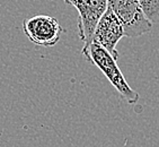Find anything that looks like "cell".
Instances as JSON below:
<instances>
[{
	"instance_id": "5b68a950",
	"label": "cell",
	"mask_w": 159,
	"mask_h": 147,
	"mask_svg": "<svg viewBox=\"0 0 159 147\" xmlns=\"http://www.w3.org/2000/svg\"><path fill=\"white\" fill-rule=\"evenodd\" d=\"M123 36H124V30L121 21L115 16V14L107 7L106 12L102 16L96 26L92 42L102 45L117 60L120 55L116 50V45Z\"/></svg>"
},
{
	"instance_id": "277c9868",
	"label": "cell",
	"mask_w": 159,
	"mask_h": 147,
	"mask_svg": "<svg viewBox=\"0 0 159 147\" xmlns=\"http://www.w3.org/2000/svg\"><path fill=\"white\" fill-rule=\"evenodd\" d=\"M23 31L26 37L35 45L50 48L60 41L63 28L55 17L36 15L24 19Z\"/></svg>"
},
{
	"instance_id": "7a4b0ae2",
	"label": "cell",
	"mask_w": 159,
	"mask_h": 147,
	"mask_svg": "<svg viewBox=\"0 0 159 147\" xmlns=\"http://www.w3.org/2000/svg\"><path fill=\"white\" fill-rule=\"evenodd\" d=\"M107 7L121 21L124 36L137 37L151 31L152 23L144 16L138 0H107Z\"/></svg>"
},
{
	"instance_id": "3957f363",
	"label": "cell",
	"mask_w": 159,
	"mask_h": 147,
	"mask_svg": "<svg viewBox=\"0 0 159 147\" xmlns=\"http://www.w3.org/2000/svg\"><path fill=\"white\" fill-rule=\"evenodd\" d=\"M78 12V35L84 42L83 49L92 43L98 21L107 9V0H63Z\"/></svg>"
},
{
	"instance_id": "8992f818",
	"label": "cell",
	"mask_w": 159,
	"mask_h": 147,
	"mask_svg": "<svg viewBox=\"0 0 159 147\" xmlns=\"http://www.w3.org/2000/svg\"><path fill=\"white\" fill-rule=\"evenodd\" d=\"M138 2L150 23H159V0H138Z\"/></svg>"
},
{
	"instance_id": "6da1fadb",
	"label": "cell",
	"mask_w": 159,
	"mask_h": 147,
	"mask_svg": "<svg viewBox=\"0 0 159 147\" xmlns=\"http://www.w3.org/2000/svg\"><path fill=\"white\" fill-rule=\"evenodd\" d=\"M81 53L89 62L104 74L111 85L116 89L129 104H134L139 101V94L129 85L123 76L122 71L117 66V60L107 50L95 42H92L86 49H81Z\"/></svg>"
}]
</instances>
